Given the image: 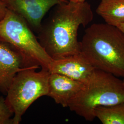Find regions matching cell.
Instances as JSON below:
<instances>
[{
	"mask_svg": "<svg viewBox=\"0 0 124 124\" xmlns=\"http://www.w3.org/2000/svg\"><path fill=\"white\" fill-rule=\"evenodd\" d=\"M24 68L19 53L8 43L0 40V91L4 95L14 77Z\"/></svg>",
	"mask_w": 124,
	"mask_h": 124,
	"instance_id": "8",
	"label": "cell"
},
{
	"mask_svg": "<svg viewBox=\"0 0 124 124\" xmlns=\"http://www.w3.org/2000/svg\"><path fill=\"white\" fill-rule=\"evenodd\" d=\"M80 51L95 69L124 78V33L118 27L92 24L80 41Z\"/></svg>",
	"mask_w": 124,
	"mask_h": 124,
	"instance_id": "2",
	"label": "cell"
},
{
	"mask_svg": "<svg viewBox=\"0 0 124 124\" xmlns=\"http://www.w3.org/2000/svg\"><path fill=\"white\" fill-rule=\"evenodd\" d=\"M95 69L80 52L53 60L49 66V71L50 73L62 74L85 84L90 79Z\"/></svg>",
	"mask_w": 124,
	"mask_h": 124,
	"instance_id": "7",
	"label": "cell"
},
{
	"mask_svg": "<svg viewBox=\"0 0 124 124\" xmlns=\"http://www.w3.org/2000/svg\"><path fill=\"white\" fill-rule=\"evenodd\" d=\"M61 0V1H62V0Z\"/></svg>",
	"mask_w": 124,
	"mask_h": 124,
	"instance_id": "17",
	"label": "cell"
},
{
	"mask_svg": "<svg viewBox=\"0 0 124 124\" xmlns=\"http://www.w3.org/2000/svg\"><path fill=\"white\" fill-rule=\"evenodd\" d=\"M94 115L103 124H124V102L98 107Z\"/></svg>",
	"mask_w": 124,
	"mask_h": 124,
	"instance_id": "11",
	"label": "cell"
},
{
	"mask_svg": "<svg viewBox=\"0 0 124 124\" xmlns=\"http://www.w3.org/2000/svg\"><path fill=\"white\" fill-rule=\"evenodd\" d=\"M123 83H124V79H123Z\"/></svg>",
	"mask_w": 124,
	"mask_h": 124,
	"instance_id": "16",
	"label": "cell"
},
{
	"mask_svg": "<svg viewBox=\"0 0 124 124\" xmlns=\"http://www.w3.org/2000/svg\"><path fill=\"white\" fill-rule=\"evenodd\" d=\"M93 13L86 1H62L55 5L37 32L40 44L53 60L80 53L78 30L91 22Z\"/></svg>",
	"mask_w": 124,
	"mask_h": 124,
	"instance_id": "1",
	"label": "cell"
},
{
	"mask_svg": "<svg viewBox=\"0 0 124 124\" xmlns=\"http://www.w3.org/2000/svg\"><path fill=\"white\" fill-rule=\"evenodd\" d=\"M62 1H72V2H84L85 1V0H62Z\"/></svg>",
	"mask_w": 124,
	"mask_h": 124,
	"instance_id": "15",
	"label": "cell"
},
{
	"mask_svg": "<svg viewBox=\"0 0 124 124\" xmlns=\"http://www.w3.org/2000/svg\"><path fill=\"white\" fill-rule=\"evenodd\" d=\"M35 67L25 68L15 76L6 93L8 105L13 112V124H18L23 115L32 104L47 96L50 72Z\"/></svg>",
	"mask_w": 124,
	"mask_h": 124,
	"instance_id": "5",
	"label": "cell"
},
{
	"mask_svg": "<svg viewBox=\"0 0 124 124\" xmlns=\"http://www.w3.org/2000/svg\"><path fill=\"white\" fill-rule=\"evenodd\" d=\"M116 26L118 27L121 31L124 33V23H119Z\"/></svg>",
	"mask_w": 124,
	"mask_h": 124,
	"instance_id": "14",
	"label": "cell"
},
{
	"mask_svg": "<svg viewBox=\"0 0 124 124\" xmlns=\"http://www.w3.org/2000/svg\"><path fill=\"white\" fill-rule=\"evenodd\" d=\"M13 113L6 101L5 98L0 97V124H13Z\"/></svg>",
	"mask_w": 124,
	"mask_h": 124,
	"instance_id": "12",
	"label": "cell"
},
{
	"mask_svg": "<svg viewBox=\"0 0 124 124\" xmlns=\"http://www.w3.org/2000/svg\"><path fill=\"white\" fill-rule=\"evenodd\" d=\"M124 102L123 80L105 71L95 69L88 81L71 99L68 107L85 120L93 121L94 110L98 106Z\"/></svg>",
	"mask_w": 124,
	"mask_h": 124,
	"instance_id": "3",
	"label": "cell"
},
{
	"mask_svg": "<svg viewBox=\"0 0 124 124\" xmlns=\"http://www.w3.org/2000/svg\"><path fill=\"white\" fill-rule=\"evenodd\" d=\"M0 40L10 45L21 56L24 68L49 70L53 59L46 52L26 20L7 10L0 20Z\"/></svg>",
	"mask_w": 124,
	"mask_h": 124,
	"instance_id": "4",
	"label": "cell"
},
{
	"mask_svg": "<svg viewBox=\"0 0 124 124\" xmlns=\"http://www.w3.org/2000/svg\"><path fill=\"white\" fill-rule=\"evenodd\" d=\"M96 13L106 23L116 26L124 23V0H102Z\"/></svg>",
	"mask_w": 124,
	"mask_h": 124,
	"instance_id": "10",
	"label": "cell"
},
{
	"mask_svg": "<svg viewBox=\"0 0 124 124\" xmlns=\"http://www.w3.org/2000/svg\"><path fill=\"white\" fill-rule=\"evenodd\" d=\"M8 9L1 0H0V20L2 19L6 15Z\"/></svg>",
	"mask_w": 124,
	"mask_h": 124,
	"instance_id": "13",
	"label": "cell"
},
{
	"mask_svg": "<svg viewBox=\"0 0 124 124\" xmlns=\"http://www.w3.org/2000/svg\"><path fill=\"white\" fill-rule=\"evenodd\" d=\"M7 8L23 18L32 30L37 32L49 10L60 0H1Z\"/></svg>",
	"mask_w": 124,
	"mask_h": 124,
	"instance_id": "6",
	"label": "cell"
},
{
	"mask_svg": "<svg viewBox=\"0 0 124 124\" xmlns=\"http://www.w3.org/2000/svg\"><path fill=\"white\" fill-rule=\"evenodd\" d=\"M84 83L62 74L50 73L47 96L55 102L66 108L71 99L84 86Z\"/></svg>",
	"mask_w": 124,
	"mask_h": 124,
	"instance_id": "9",
	"label": "cell"
}]
</instances>
